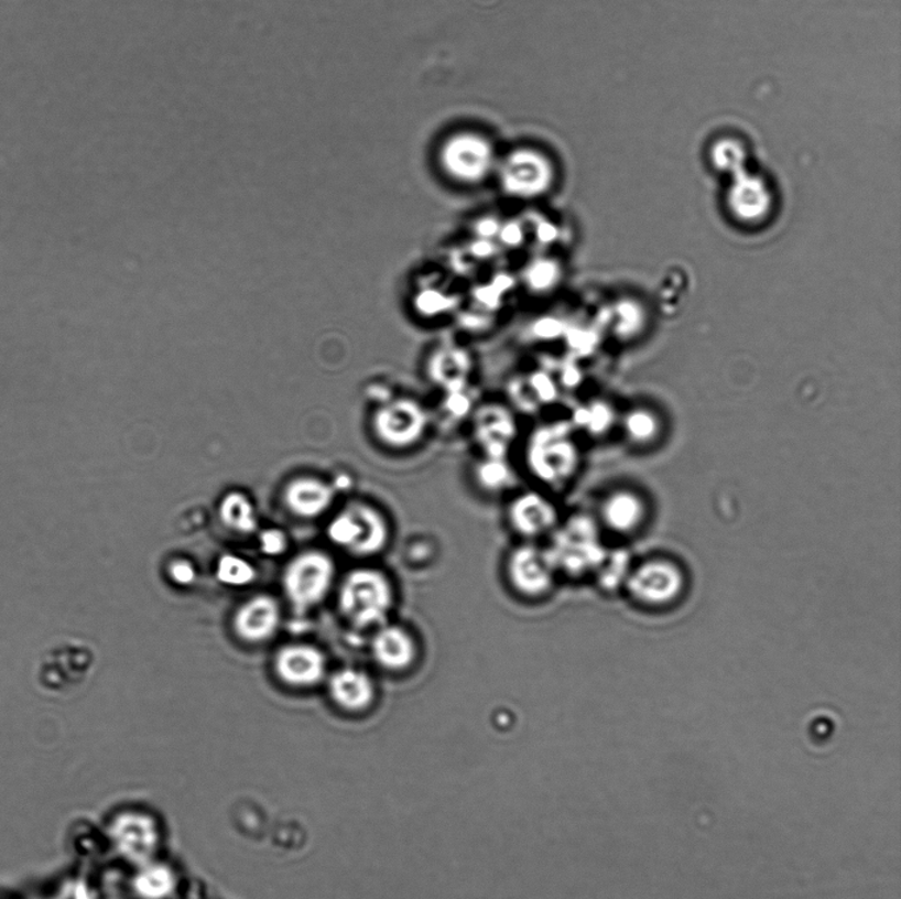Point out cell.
<instances>
[{
    "label": "cell",
    "mask_w": 901,
    "mask_h": 899,
    "mask_svg": "<svg viewBox=\"0 0 901 899\" xmlns=\"http://www.w3.org/2000/svg\"><path fill=\"white\" fill-rule=\"evenodd\" d=\"M680 585L681 581L676 570L664 563L640 568L630 581L633 594L651 602L671 599L677 594Z\"/></svg>",
    "instance_id": "ac0fdd59"
},
{
    "label": "cell",
    "mask_w": 901,
    "mask_h": 899,
    "mask_svg": "<svg viewBox=\"0 0 901 899\" xmlns=\"http://www.w3.org/2000/svg\"><path fill=\"white\" fill-rule=\"evenodd\" d=\"M640 515H642L640 502L629 494L612 495L603 507L605 524L617 532H627L636 527Z\"/></svg>",
    "instance_id": "ffe728a7"
},
{
    "label": "cell",
    "mask_w": 901,
    "mask_h": 899,
    "mask_svg": "<svg viewBox=\"0 0 901 899\" xmlns=\"http://www.w3.org/2000/svg\"><path fill=\"white\" fill-rule=\"evenodd\" d=\"M173 887L171 871L164 867L146 868L137 878V890L145 898L158 899L169 895Z\"/></svg>",
    "instance_id": "cb8c5ba5"
},
{
    "label": "cell",
    "mask_w": 901,
    "mask_h": 899,
    "mask_svg": "<svg viewBox=\"0 0 901 899\" xmlns=\"http://www.w3.org/2000/svg\"><path fill=\"white\" fill-rule=\"evenodd\" d=\"M499 180L510 196L536 198L549 192L553 183V166L538 151L518 150L507 154L500 164Z\"/></svg>",
    "instance_id": "ba28073f"
},
{
    "label": "cell",
    "mask_w": 901,
    "mask_h": 899,
    "mask_svg": "<svg viewBox=\"0 0 901 899\" xmlns=\"http://www.w3.org/2000/svg\"><path fill=\"white\" fill-rule=\"evenodd\" d=\"M329 695L340 710L363 713L377 700V684L366 670L347 667L329 676Z\"/></svg>",
    "instance_id": "2e32d148"
},
{
    "label": "cell",
    "mask_w": 901,
    "mask_h": 899,
    "mask_svg": "<svg viewBox=\"0 0 901 899\" xmlns=\"http://www.w3.org/2000/svg\"><path fill=\"white\" fill-rule=\"evenodd\" d=\"M627 567V556L623 553H616L611 556H605L603 563L597 568L600 585L610 588L617 586L620 578L625 574Z\"/></svg>",
    "instance_id": "d4e9b609"
},
{
    "label": "cell",
    "mask_w": 901,
    "mask_h": 899,
    "mask_svg": "<svg viewBox=\"0 0 901 899\" xmlns=\"http://www.w3.org/2000/svg\"><path fill=\"white\" fill-rule=\"evenodd\" d=\"M371 659L387 673H404L419 659V643L411 630L397 622H386L373 629L370 641Z\"/></svg>",
    "instance_id": "8fae6325"
},
{
    "label": "cell",
    "mask_w": 901,
    "mask_h": 899,
    "mask_svg": "<svg viewBox=\"0 0 901 899\" xmlns=\"http://www.w3.org/2000/svg\"><path fill=\"white\" fill-rule=\"evenodd\" d=\"M397 589L390 575L370 566L350 570L338 589V609L347 624L358 630L377 629L390 621Z\"/></svg>",
    "instance_id": "6da1fadb"
},
{
    "label": "cell",
    "mask_w": 901,
    "mask_h": 899,
    "mask_svg": "<svg viewBox=\"0 0 901 899\" xmlns=\"http://www.w3.org/2000/svg\"><path fill=\"white\" fill-rule=\"evenodd\" d=\"M550 537L546 553L557 575L567 578L596 573L607 554L596 521L584 513L560 521Z\"/></svg>",
    "instance_id": "7a4b0ae2"
},
{
    "label": "cell",
    "mask_w": 901,
    "mask_h": 899,
    "mask_svg": "<svg viewBox=\"0 0 901 899\" xmlns=\"http://www.w3.org/2000/svg\"><path fill=\"white\" fill-rule=\"evenodd\" d=\"M527 465L540 485L563 489L577 474L579 455L573 442L562 433H543L530 445Z\"/></svg>",
    "instance_id": "5b68a950"
},
{
    "label": "cell",
    "mask_w": 901,
    "mask_h": 899,
    "mask_svg": "<svg viewBox=\"0 0 901 899\" xmlns=\"http://www.w3.org/2000/svg\"><path fill=\"white\" fill-rule=\"evenodd\" d=\"M727 204L739 219L759 220L771 210L772 193L762 177L745 171L732 177Z\"/></svg>",
    "instance_id": "e0dca14e"
},
{
    "label": "cell",
    "mask_w": 901,
    "mask_h": 899,
    "mask_svg": "<svg viewBox=\"0 0 901 899\" xmlns=\"http://www.w3.org/2000/svg\"><path fill=\"white\" fill-rule=\"evenodd\" d=\"M217 578L226 586L245 587L256 580V568L240 556L227 554L221 556L216 568Z\"/></svg>",
    "instance_id": "603a6c76"
},
{
    "label": "cell",
    "mask_w": 901,
    "mask_h": 899,
    "mask_svg": "<svg viewBox=\"0 0 901 899\" xmlns=\"http://www.w3.org/2000/svg\"><path fill=\"white\" fill-rule=\"evenodd\" d=\"M170 576L173 583L180 586H189L196 581V568L189 561H175L170 567Z\"/></svg>",
    "instance_id": "4316f807"
},
{
    "label": "cell",
    "mask_w": 901,
    "mask_h": 899,
    "mask_svg": "<svg viewBox=\"0 0 901 899\" xmlns=\"http://www.w3.org/2000/svg\"><path fill=\"white\" fill-rule=\"evenodd\" d=\"M286 509L296 518H319L336 500V487L316 476H297L289 481L283 492Z\"/></svg>",
    "instance_id": "9a60e30c"
},
{
    "label": "cell",
    "mask_w": 901,
    "mask_h": 899,
    "mask_svg": "<svg viewBox=\"0 0 901 899\" xmlns=\"http://www.w3.org/2000/svg\"><path fill=\"white\" fill-rule=\"evenodd\" d=\"M282 621V609L271 595L259 594L238 607L232 617V630L239 640L262 643L272 639Z\"/></svg>",
    "instance_id": "7c38bea8"
},
{
    "label": "cell",
    "mask_w": 901,
    "mask_h": 899,
    "mask_svg": "<svg viewBox=\"0 0 901 899\" xmlns=\"http://www.w3.org/2000/svg\"><path fill=\"white\" fill-rule=\"evenodd\" d=\"M478 487L489 494L509 491L515 485V474L504 458L486 456L476 468Z\"/></svg>",
    "instance_id": "44dd1931"
},
{
    "label": "cell",
    "mask_w": 901,
    "mask_h": 899,
    "mask_svg": "<svg viewBox=\"0 0 901 899\" xmlns=\"http://www.w3.org/2000/svg\"><path fill=\"white\" fill-rule=\"evenodd\" d=\"M336 563L322 550H305L293 556L283 572L282 585L295 614L303 615L322 604L336 581Z\"/></svg>",
    "instance_id": "277c9868"
},
{
    "label": "cell",
    "mask_w": 901,
    "mask_h": 899,
    "mask_svg": "<svg viewBox=\"0 0 901 899\" xmlns=\"http://www.w3.org/2000/svg\"><path fill=\"white\" fill-rule=\"evenodd\" d=\"M425 415L412 402L404 401L378 413L373 429L383 445L409 448L416 445L425 431Z\"/></svg>",
    "instance_id": "4fadbf2b"
},
{
    "label": "cell",
    "mask_w": 901,
    "mask_h": 899,
    "mask_svg": "<svg viewBox=\"0 0 901 899\" xmlns=\"http://www.w3.org/2000/svg\"><path fill=\"white\" fill-rule=\"evenodd\" d=\"M507 521L520 539L533 542L551 535L562 518L550 496L530 489L513 496L507 507Z\"/></svg>",
    "instance_id": "9c48e42d"
},
{
    "label": "cell",
    "mask_w": 901,
    "mask_h": 899,
    "mask_svg": "<svg viewBox=\"0 0 901 899\" xmlns=\"http://www.w3.org/2000/svg\"><path fill=\"white\" fill-rule=\"evenodd\" d=\"M446 174L463 184H477L489 176L496 165L492 147L477 133L464 132L446 140L439 152Z\"/></svg>",
    "instance_id": "52a82bcc"
},
{
    "label": "cell",
    "mask_w": 901,
    "mask_h": 899,
    "mask_svg": "<svg viewBox=\"0 0 901 899\" xmlns=\"http://www.w3.org/2000/svg\"><path fill=\"white\" fill-rule=\"evenodd\" d=\"M629 429L633 437L645 440L651 437L653 429H655V422H653L650 415L638 413L632 415L629 422Z\"/></svg>",
    "instance_id": "83f0119b"
},
{
    "label": "cell",
    "mask_w": 901,
    "mask_h": 899,
    "mask_svg": "<svg viewBox=\"0 0 901 899\" xmlns=\"http://www.w3.org/2000/svg\"><path fill=\"white\" fill-rule=\"evenodd\" d=\"M260 545L265 554L280 555L289 546V540L279 529H269L260 537Z\"/></svg>",
    "instance_id": "484cf974"
},
{
    "label": "cell",
    "mask_w": 901,
    "mask_h": 899,
    "mask_svg": "<svg viewBox=\"0 0 901 899\" xmlns=\"http://www.w3.org/2000/svg\"><path fill=\"white\" fill-rule=\"evenodd\" d=\"M712 163L717 170L737 176L747 167L746 147L738 139L724 138L717 140L712 147Z\"/></svg>",
    "instance_id": "7402d4cb"
},
{
    "label": "cell",
    "mask_w": 901,
    "mask_h": 899,
    "mask_svg": "<svg viewBox=\"0 0 901 899\" xmlns=\"http://www.w3.org/2000/svg\"><path fill=\"white\" fill-rule=\"evenodd\" d=\"M329 540L359 559L383 553L391 540L384 513L366 501H351L333 518L326 529Z\"/></svg>",
    "instance_id": "3957f363"
},
{
    "label": "cell",
    "mask_w": 901,
    "mask_h": 899,
    "mask_svg": "<svg viewBox=\"0 0 901 899\" xmlns=\"http://www.w3.org/2000/svg\"><path fill=\"white\" fill-rule=\"evenodd\" d=\"M113 841L120 854L133 863L149 862L159 844V832L150 816L126 813L112 825Z\"/></svg>",
    "instance_id": "5bb4252c"
},
{
    "label": "cell",
    "mask_w": 901,
    "mask_h": 899,
    "mask_svg": "<svg viewBox=\"0 0 901 899\" xmlns=\"http://www.w3.org/2000/svg\"><path fill=\"white\" fill-rule=\"evenodd\" d=\"M219 519L222 524L240 534H251L258 529L256 507L249 496L239 491L226 494L219 502Z\"/></svg>",
    "instance_id": "d6986e66"
},
{
    "label": "cell",
    "mask_w": 901,
    "mask_h": 899,
    "mask_svg": "<svg viewBox=\"0 0 901 899\" xmlns=\"http://www.w3.org/2000/svg\"><path fill=\"white\" fill-rule=\"evenodd\" d=\"M506 576L513 592L525 599H540L552 592L558 575L546 549L524 541L507 556Z\"/></svg>",
    "instance_id": "8992f818"
},
{
    "label": "cell",
    "mask_w": 901,
    "mask_h": 899,
    "mask_svg": "<svg viewBox=\"0 0 901 899\" xmlns=\"http://www.w3.org/2000/svg\"><path fill=\"white\" fill-rule=\"evenodd\" d=\"M273 670L286 686L311 689L325 680L328 660L322 649L311 643H289L278 650Z\"/></svg>",
    "instance_id": "30bf717a"
}]
</instances>
